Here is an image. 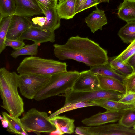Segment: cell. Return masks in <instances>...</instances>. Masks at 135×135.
Returning <instances> with one entry per match:
<instances>
[{
    "label": "cell",
    "instance_id": "cell-1",
    "mask_svg": "<svg viewBox=\"0 0 135 135\" xmlns=\"http://www.w3.org/2000/svg\"><path fill=\"white\" fill-rule=\"evenodd\" d=\"M53 46L54 55L60 60H73L90 67L108 63L107 50L88 37L72 36L65 44Z\"/></svg>",
    "mask_w": 135,
    "mask_h": 135
},
{
    "label": "cell",
    "instance_id": "cell-2",
    "mask_svg": "<svg viewBox=\"0 0 135 135\" xmlns=\"http://www.w3.org/2000/svg\"><path fill=\"white\" fill-rule=\"evenodd\" d=\"M18 75L4 67L0 69V94L2 100L1 107L11 116L19 117L24 112V103L19 95Z\"/></svg>",
    "mask_w": 135,
    "mask_h": 135
},
{
    "label": "cell",
    "instance_id": "cell-3",
    "mask_svg": "<svg viewBox=\"0 0 135 135\" xmlns=\"http://www.w3.org/2000/svg\"><path fill=\"white\" fill-rule=\"evenodd\" d=\"M80 72L76 71L56 73L51 75L49 81L36 94L34 99L39 101L57 95L65 96L72 90Z\"/></svg>",
    "mask_w": 135,
    "mask_h": 135
},
{
    "label": "cell",
    "instance_id": "cell-4",
    "mask_svg": "<svg viewBox=\"0 0 135 135\" xmlns=\"http://www.w3.org/2000/svg\"><path fill=\"white\" fill-rule=\"evenodd\" d=\"M67 65L53 59L31 56L25 58L17 69L19 74H34L44 75L67 71Z\"/></svg>",
    "mask_w": 135,
    "mask_h": 135
},
{
    "label": "cell",
    "instance_id": "cell-5",
    "mask_svg": "<svg viewBox=\"0 0 135 135\" xmlns=\"http://www.w3.org/2000/svg\"><path fill=\"white\" fill-rule=\"evenodd\" d=\"M20 120L26 132H33L38 134L41 133H52L56 130L55 126L49 118L47 113L35 108L29 110Z\"/></svg>",
    "mask_w": 135,
    "mask_h": 135
},
{
    "label": "cell",
    "instance_id": "cell-6",
    "mask_svg": "<svg viewBox=\"0 0 135 135\" xmlns=\"http://www.w3.org/2000/svg\"><path fill=\"white\" fill-rule=\"evenodd\" d=\"M51 76L19 74L18 88L21 94L28 99H33L36 94L49 81Z\"/></svg>",
    "mask_w": 135,
    "mask_h": 135
},
{
    "label": "cell",
    "instance_id": "cell-7",
    "mask_svg": "<svg viewBox=\"0 0 135 135\" xmlns=\"http://www.w3.org/2000/svg\"><path fill=\"white\" fill-rule=\"evenodd\" d=\"M124 95L118 91L102 89L83 92L71 90L65 96V104L78 102H91L102 99L119 101Z\"/></svg>",
    "mask_w": 135,
    "mask_h": 135
},
{
    "label": "cell",
    "instance_id": "cell-8",
    "mask_svg": "<svg viewBox=\"0 0 135 135\" xmlns=\"http://www.w3.org/2000/svg\"><path fill=\"white\" fill-rule=\"evenodd\" d=\"M102 90L97 76L90 70L80 72L72 91L83 92Z\"/></svg>",
    "mask_w": 135,
    "mask_h": 135
},
{
    "label": "cell",
    "instance_id": "cell-9",
    "mask_svg": "<svg viewBox=\"0 0 135 135\" xmlns=\"http://www.w3.org/2000/svg\"><path fill=\"white\" fill-rule=\"evenodd\" d=\"M31 27L30 17L14 15L12 16L6 38L19 39L24 32Z\"/></svg>",
    "mask_w": 135,
    "mask_h": 135
},
{
    "label": "cell",
    "instance_id": "cell-10",
    "mask_svg": "<svg viewBox=\"0 0 135 135\" xmlns=\"http://www.w3.org/2000/svg\"><path fill=\"white\" fill-rule=\"evenodd\" d=\"M124 111L107 110L104 112L99 113L85 118L81 122L85 125L88 126H97L105 124L119 121Z\"/></svg>",
    "mask_w": 135,
    "mask_h": 135
},
{
    "label": "cell",
    "instance_id": "cell-11",
    "mask_svg": "<svg viewBox=\"0 0 135 135\" xmlns=\"http://www.w3.org/2000/svg\"><path fill=\"white\" fill-rule=\"evenodd\" d=\"M14 15L31 17L44 14L43 11L36 0H15Z\"/></svg>",
    "mask_w": 135,
    "mask_h": 135
},
{
    "label": "cell",
    "instance_id": "cell-12",
    "mask_svg": "<svg viewBox=\"0 0 135 135\" xmlns=\"http://www.w3.org/2000/svg\"><path fill=\"white\" fill-rule=\"evenodd\" d=\"M19 39L30 40L39 44L48 42L53 43L55 41V35L54 31H47L32 27L24 32Z\"/></svg>",
    "mask_w": 135,
    "mask_h": 135
},
{
    "label": "cell",
    "instance_id": "cell-13",
    "mask_svg": "<svg viewBox=\"0 0 135 135\" xmlns=\"http://www.w3.org/2000/svg\"><path fill=\"white\" fill-rule=\"evenodd\" d=\"M49 119L56 128V130L52 133L54 134H70L75 131V120L73 119L69 118L65 115H59Z\"/></svg>",
    "mask_w": 135,
    "mask_h": 135
},
{
    "label": "cell",
    "instance_id": "cell-14",
    "mask_svg": "<svg viewBox=\"0 0 135 135\" xmlns=\"http://www.w3.org/2000/svg\"><path fill=\"white\" fill-rule=\"evenodd\" d=\"M95 7L96 9L89 14L85 19L87 26L93 33L98 30H102V26L107 23L104 11L99 9L97 5Z\"/></svg>",
    "mask_w": 135,
    "mask_h": 135
},
{
    "label": "cell",
    "instance_id": "cell-15",
    "mask_svg": "<svg viewBox=\"0 0 135 135\" xmlns=\"http://www.w3.org/2000/svg\"><path fill=\"white\" fill-rule=\"evenodd\" d=\"M90 102L97 104L106 109L107 110L125 111L130 110H135V105L128 104L106 99H102Z\"/></svg>",
    "mask_w": 135,
    "mask_h": 135
},
{
    "label": "cell",
    "instance_id": "cell-16",
    "mask_svg": "<svg viewBox=\"0 0 135 135\" xmlns=\"http://www.w3.org/2000/svg\"><path fill=\"white\" fill-rule=\"evenodd\" d=\"M41 8L46 19L45 24L40 30L48 31H54L60 27V24L61 19L58 15L56 8L49 9Z\"/></svg>",
    "mask_w": 135,
    "mask_h": 135
},
{
    "label": "cell",
    "instance_id": "cell-17",
    "mask_svg": "<svg viewBox=\"0 0 135 135\" xmlns=\"http://www.w3.org/2000/svg\"><path fill=\"white\" fill-rule=\"evenodd\" d=\"M97 76L102 90L117 91L124 95L126 93V88L123 82L113 78Z\"/></svg>",
    "mask_w": 135,
    "mask_h": 135
},
{
    "label": "cell",
    "instance_id": "cell-18",
    "mask_svg": "<svg viewBox=\"0 0 135 135\" xmlns=\"http://www.w3.org/2000/svg\"><path fill=\"white\" fill-rule=\"evenodd\" d=\"M118 10L120 18L127 22L135 21V0H124Z\"/></svg>",
    "mask_w": 135,
    "mask_h": 135
},
{
    "label": "cell",
    "instance_id": "cell-19",
    "mask_svg": "<svg viewBox=\"0 0 135 135\" xmlns=\"http://www.w3.org/2000/svg\"><path fill=\"white\" fill-rule=\"evenodd\" d=\"M75 4V0H65L59 2L56 8L60 18L66 20L72 18L76 15Z\"/></svg>",
    "mask_w": 135,
    "mask_h": 135
},
{
    "label": "cell",
    "instance_id": "cell-20",
    "mask_svg": "<svg viewBox=\"0 0 135 135\" xmlns=\"http://www.w3.org/2000/svg\"><path fill=\"white\" fill-rule=\"evenodd\" d=\"M2 114L7 123V130L9 132L16 134H27L19 117L12 116L5 112H2Z\"/></svg>",
    "mask_w": 135,
    "mask_h": 135
},
{
    "label": "cell",
    "instance_id": "cell-21",
    "mask_svg": "<svg viewBox=\"0 0 135 135\" xmlns=\"http://www.w3.org/2000/svg\"><path fill=\"white\" fill-rule=\"evenodd\" d=\"M96 75L113 78L123 82L125 76L120 75L113 69L109 64L90 67V69Z\"/></svg>",
    "mask_w": 135,
    "mask_h": 135
},
{
    "label": "cell",
    "instance_id": "cell-22",
    "mask_svg": "<svg viewBox=\"0 0 135 135\" xmlns=\"http://www.w3.org/2000/svg\"><path fill=\"white\" fill-rule=\"evenodd\" d=\"M118 35L125 43H131L135 40V21L127 22L120 29Z\"/></svg>",
    "mask_w": 135,
    "mask_h": 135
},
{
    "label": "cell",
    "instance_id": "cell-23",
    "mask_svg": "<svg viewBox=\"0 0 135 135\" xmlns=\"http://www.w3.org/2000/svg\"><path fill=\"white\" fill-rule=\"evenodd\" d=\"M108 63L115 71L125 77L130 75L134 72L133 68L128 63L123 64L115 60L114 56L108 57Z\"/></svg>",
    "mask_w": 135,
    "mask_h": 135
},
{
    "label": "cell",
    "instance_id": "cell-24",
    "mask_svg": "<svg viewBox=\"0 0 135 135\" xmlns=\"http://www.w3.org/2000/svg\"><path fill=\"white\" fill-rule=\"evenodd\" d=\"M92 106L98 105L96 104L90 102H78L65 104L62 107L49 116V118L50 119L61 113L76 109Z\"/></svg>",
    "mask_w": 135,
    "mask_h": 135
},
{
    "label": "cell",
    "instance_id": "cell-25",
    "mask_svg": "<svg viewBox=\"0 0 135 135\" xmlns=\"http://www.w3.org/2000/svg\"><path fill=\"white\" fill-rule=\"evenodd\" d=\"M12 15L4 17L0 20V54L5 49L6 46L5 41Z\"/></svg>",
    "mask_w": 135,
    "mask_h": 135
},
{
    "label": "cell",
    "instance_id": "cell-26",
    "mask_svg": "<svg viewBox=\"0 0 135 135\" xmlns=\"http://www.w3.org/2000/svg\"><path fill=\"white\" fill-rule=\"evenodd\" d=\"M40 44L36 43L31 45H27L16 50L13 51L11 55L16 58L21 55H29L36 56L38 53V48Z\"/></svg>",
    "mask_w": 135,
    "mask_h": 135
},
{
    "label": "cell",
    "instance_id": "cell-27",
    "mask_svg": "<svg viewBox=\"0 0 135 135\" xmlns=\"http://www.w3.org/2000/svg\"><path fill=\"white\" fill-rule=\"evenodd\" d=\"M15 7V0H0V20L14 15Z\"/></svg>",
    "mask_w": 135,
    "mask_h": 135
},
{
    "label": "cell",
    "instance_id": "cell-28",
    "mask_svg": "<svg viewBox=\"0 0 135 135\" xmlns=\"http://www.w3.org/2000/svg\"><path fill=\"white\" fill-rule=\"evenodd\" d=\"M135 54V40L131 43L118 56L114 57L115 60L125 64L128 63L129 59Z\"/></svg>",
    "mask_w": 135,
    "mask_h": 135
},
{
    "label": "cell",
    "instance_id": "cell-29",
    "mask_svg": "<svg viewBox=\"0 0 135 135\" xmlns=\"http://www.w3.org/2000/svg\"><path fill=\"white\" fill-rule=\"evenodd\" d=\"M119 123L128 128L133 127L135 124V110L125 111Z\"/></svg>",
    "mask_w": 135,
    "mask_h": 135
},
{
    "label": "cell",
    "instance_id": "cell-30",
    "mask_svg": "<svg viewBox=\"0 0 135 135\" xmlns=\"http://www.w3.org/2000/svg\"><path fill=\"white\" fill-rule=\"evenodd\" d=\"M123 83L126 89V92L135 93V72L126 77Z\"/></svg>",
    "mask_w": 135,
    "mask_h": 135
},
{
    "label": "cell",
    "instance_id": "cell-31",
    "mask_svg": "<svg viewBox=\"0 0 135 135\" xmlns=\"http://www.w3.org/2000/svg\"><path fill=\"white\" fill-rule=\"evenodd\" d=\"M5 44L6 46H10L15 50H17L25 45L23 40L19 39H12L6 38Z\"/></svg>",
    "mask_w": 135,
    "mask_h": 135
},
{
    "label": "cell",
    "instance_id": "cell-32",
    "mask_svg": "<svg viewBox=\"0 0 135 135\" xmlns=\"http://www.w3.org/2000/svg\"><path fill=\"white\" fill-rule=\"evenodd\" d=\"M58 0H36L41 8L49 9L56 7Z\"/></svg>",
    "mask_w": 135,
    "mask_h": 135
},
{
    "label": "cell",
    "instance_id": "cell-33",
    "mask_svg": "<svg viewBox=\"0 0 135 135\" xmlns=\"http://www.w3.org/2000/svg\"><path fill=\"white\" fill-rule=\"evenodd\" d=\"M119 101L135 105V93L126 92Z\"/></svg>",
    "mask_w": 135,
    "mask_h": 135
},
{
    "label": "cell",
    "instance_id": "cell-34",
    "mask_svg": "<svg viewBox=\"0 0 135 135\" xmlns=\"http://www.w3.org/2000/svg\"><path fill=\"white\" fill-rule=\"evenodd\" d=\"M100 3V0H87L80 12L91 7L95 6Z\"/></svg>",
    "mask_w": 135,
    "mask_h": 135
},
{
    "label": "cell",
    "instance_id": "cell-35",
    "mask_svg": "<svg viewBox=\"0 0 135 135\" xmlns=\"http://www.w3.org/2000/svg\"><path fill=\"white\" fill-rule=\"evenodd\" d=\"M87 0H75V13L80 12V10Z\"/></svg>",
    "mask_w": 135,
    "mask_h": 135
},
{
    "label": "cell",
    "instance_id": "cell-36",
    "mask_svg": "<svg viewBox=\"0 0 135 135\" xmlns=\"http://www.w3.org/2000/svg\"><path fill=\"white\" fill-rule=\"evenodd\" d=\"M128 63L132 67L134 72H135V54L130 57Z\"/></svg>",
    "mask_w": 135,
    "mask_h": 135
},
{
    "label": "cell",
    "instance_id": "cell-37",
    "mask_svg": "<svg viewBox=\"0 0 135 135\" xmlns=\"http://www.w3.org/2000/svg\"><path fill=\"white\" fill-rule=\"evenodd\" d=\"M110 0H100V3L101 2H106L109 3Z\"/></svg>",
    "mask_w": 135,
    "mask_h": 135
},
{
    "label": "cell",
    "instance_id": "cell-38",
    "mask_svg": "<svg viewBox=\"0 0 135 135\" xmlns=\"http://www.w3.org/2000/svg\"><path fill=\"white\" fill-rule=\"evenodd\" d=\"M59 1V2L61 3L62 2L65 0H58Z\"/></svg>",
    "mask_w": 135,
    "mask_h": 135
},
{
    "label": "cell",
    "instance_id": "cell-39",
    "mask_svg": "<svg viewBox=\"0 0 135 135\" xmlns=\"http://www.w3.org/2000/svg\"><path fill=\"white\" fill-rule=\"evenodd\" d=\"M133 128L135 129V124L133 126Z\"/></svg>",
    "mask_w": 135,
    "mask_h": 135
}]
</instances>
